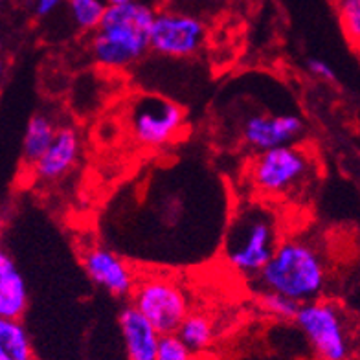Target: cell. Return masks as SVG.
I'll return each mask as SVG.
<instances>
[{
  "label": "cell",
  "mask_w": 360,
  "mask_h": 360,
  "mask_svg": "<svg viewBox=\"0 0 360 360\" xmlns=\"http://www.w3.org/2000/svg\"><path fill=\"white\" fill-rule=\"evenodd\" d=\"M155 17L157 11L138 0L109 6L90 41L96 65L107 70H124L140 61L151 50Z\"/></svg>",
  "instance_id": "cell-1"
},
{
  "label": "cell",
  "mask_w": 360,
  "mask_h": 360,
  "mask_svg": "<svg viewBox=\"0 0 360 360\" xmlns=\"http://www.w3.org/2000/svg\"><path fill=\"white\" fill-rule=\"evenodd\" d=\"M257 289L280 292L304 305L320 300L327 285V263L314 243L287 239L256 278Z\"/></svg>",
  "instance_id": "cell-2"
},
{
  "label": "cell",
  "mask_w": 360,
  "mask_h": 360,
  "mask_svg": "<svg viewBox=\"0 0 360 360\" xmlns=\"http://www.w3.org/2000/svg\"><path fill=\"white\" fill-rule=\"evenodd\" d=\"M278 245V224L272 214L252 206L239 212L228 228L224 259L233 272L256 280Z\"/></svg>",
  "instance_id": "cell-3"
},
{
  "label": "cell",
  "mask_w": 360,
  "mask_h": 360,
  "mask_svg": "<svg viewBox=\"0 0 360 360\" xmlns=\"http://www.w3.org/2000/svg\"><path fill=\"white\" fill-rule=\"evenodd\" d=\"M131 305L151 322L160 337L176 335L186 316L191 313L190 296L166 276L149 274L138 278L131 294Z\"/></svg>",
  "instance_id": "cell-4"
},
{
  "label": "cell",
  "mask_w": 360,
  "mask_h": 360,
  "mask_svg": "<svg viewBox=\"0 0 360 360\" xmlns=\"http://www.w3.org/2000/svg\"><path fill=\"white\" fill-rule=\"evenodd\" d=\"M294 323L304 333L320 360H347L351 338L340 307L329 300H314L300 307Z\"/></svg>",
  "instance_id": "cell-5"
},
{
  "label": "cell",
  "mask_w": 360,
  "mask_h": 360,
  "mask_svg": "<svg viewBox=\"0 0 360 360\" xmlns=\"http://www.w3.org/2000/svg\"><path fill=\"white\" fill-rule=\"evenodd\" d=\"M313 169L309 153L298 146H285L257 153L252 162L250 184L270 197H283L300 190Z\"/></svg>",
  "instance_id": "cell-6"
},
{
  "label": "cell",
  "mask_w": 360,
  "mask_h": 360,
  "mask_svg": "<svg viewBox=\"0 0 360 360\" xmlns=\"http://www.w3.org/2000/svg\"><path fill=\"white\" fill-rule=\"evenodd\" d=\"M184 124V109L160 96H136L129 109V131L142 147L167 146L179 136Z\"/></svg>",
  "instance_id": "cell-7"
},
{
  "label": "cell",
  "mask_w": 360,
  "mask_h": 360,
  "mask_svg": "<svg viewBox=\"0 0 360 360\" xmlns=\"http://www.w3.org/2000/svg\"><path fill=\"white\" fill-rule=\"evenodd\" d=\"M206 41V24L200 17L182 10L157 11L151 28V52L171 59L193 57Z\"/></svg>",
  "instance_id": "cell-8"
},
{
  "label": "cell",
  "mask_w": 360,
  "mask_h": 360,
  "mask_svg": "<svg viewBox=\"0 0 360 360\" xmlns=\"http://www.w3.org/2000/svg\"><path fill=\"white\" fill-rule=\"evenodd\" d=\"M305 131V122L298 114H250L243 120V143L256 153H265L285 146H296Z\"/></svg>",
  "instance_id": "cell-9"
},
{
  "label": "cell",
  "mask_w": 360,
  "mask_h": 360,
  "mask_svg": "<svg viewBox=\"0 0 360 360\" xmlns=\"http://www.w3.org/2000/svg\"><path fill=\"white\" fill-rule=\"evenodd\" d=\"M81 265L89 280L114 298H127L136 287V274L127 261L101 245H90L81 252Z\"/></svg>",
  "instance_id": "cell-10"
},
{
  "label": "cell",
  "mask_w": 360,
  "mask_h": 360,
  "mask_svg": "<svg viewBox=\"0 0 360 360\" xmlns=\"http://www.w3.org/2000/svg\"><path fill=\"white\" fill-rule=\"evenodd\" d=\"M79 153V133L70 125L59 127L52 146L48 147V151L39 158L37 164L32 166L34 176L37 180H43V182H56L76 166Z\"/></svg>",
  "instance_id": "cell-11"
},
{
  "label": "cell",
  "mask_w": 360,
  "mask_h": 360,
  "mask_svg": "<svg viewBox=\"0 0 360 360\" xmlns=\"http://www.w3.org/2000/svg\"><path fill=\"white\" fill-rule=\"evenodd\" d=\"M129 360H157L160 335L134 305H125L118 316Z\"/></svg>",
  "instance_id": "cell-12"
},
{
  "label": "cell",
  "mask_w": 360,
  "mask_h": 360,
  "mask_svg": "<svg viewBox=\"0 0 360 360\" xmlns=\"http://www.w3.org/2000/svg\"><path fill=\"white\" fill-rule=\"evenodd\" d=\"M28 307V287L13 257L0 252V320H20Z\"/></svg>",
  "instance_id": "cell-13"
},
{
  "label": "cell",
  "mask_w": 360,
  "mask_h": 360,
  "mask_svg": "<svg viewBox=\"0 0 360 360\" xmlns=\"http://www.w3.org/2000/svg\"><path fill=\"white\" fill-rule=\"evenodd\" d=\"M57 127L52 118L43 112H35L28 120L22 138V162L26 166H35L37 160L48 151L56 140Z\"/></svg>",
  "instance_id": "cell-14"
},
{
  "label": "cell",
  "mask_w": 360,
  "mask_h": 360,
  "mask_svg": "<svg viewBox=\"0 0 360 360\" xmlns=\"http://www.w3.org/2000/svg\"><path fill=\"white\" fill-rule=\"evenodd\" d=\"M0 360H34L32 342L20 320H0Z\"/></svg>",
  "instance_id": "cell-15"
},
{
  "label": "cell",
  "mask_w": 360,
  "mask_h": 360,
  "mask_svg": "<svg viewBox=\"0 0 360 360\" xmlns=\"http://www.w3.org/2000/svg\"><path fill=\"white\" fill-rule=\"evenodd\" d=\"M176 337L184 342L191 353H199L214 342V323L204 313L191 311L176 331Z\"/></svg>",
  "instance_id": "cell-16"
},
{
  "label": "cell",
  "mask_w": 360,
  "mask_h": 360,
  "mask_svg": "<svg viewBox=\"0 0 360 360\" xmlns=\"http://www.w3.org/2000/svg\"><path fill=\"white\" fill-rule=\"evenodd\" d=\"M72 22L81 32H96L100 28L109 4L105 0H67Z\"/></svg>",
  "instance_id": "cell-17"
},
{
  "label": "cell",
  "mask_w": 360,
  "mask_h": 360,
  "mask_svg": "<svg viewBox=\"0 0 360 360\" xmlns=\"http://www.w3.org/2000/svg\"><path fill=\"white\" fill-rule=\"evenodd\" d=\"M256 304L269 316L278 318V320H290V322H294V318L302 307L283 294L266 289H256Z\"/></svg>",
  "instance_id": "cell-18"
},
{
  "label": "cell",
  "mask_w": 360,
  "mask_h": 360,
  "mask_svg": "<svg viewBox=\"0 0 360 360\" xmlns=\"http://www.w3.org/2000/svg\"><path fill=\"white\" fill-rule=\"evenodd\" d=\"M340 28L349 44L360 50V0H337Z\"/></svg>",
  "instance_id": "cell-19"
},
{
  "label": "cell",
  "mask_w": 360,
  "mask_h": 360,
  "mask_svg": "<svg viewBox=\"0 0 360 360\" xmlns=\"http://www.w3.org/2000/svg\"><path fill=\"white\" fill-rule=\"evenodd\" d=\"M157 360H195L186 344L176 335H164L160 337Z\"/></svg>",
  "instance_id": "cell-20"
},
{
  "label": "cell",
  "mask_w": 360,
  "mask_h": 360,
  "mask_svg": "<svg viewBox=\"0 0 360 360\" xmlns=\"http://www.w3.org/2000/svg\"><path fill=\"white\" fill-rule=\"evenodd\" d=\"M307 70L313 74L314 77L323 81H335L337 79V74L331 68V65H327L322 59H316V57H311L307 59Z\"/></svg>",
  "instance_id": "cell-21"
},
{
  "label": "cell",
  "mask_w": 360,
  "mask_h": 360,
  "mask_svg": "<svg viewBox=\"0 0 360 360\" xmlns=\"http://www.w3.org/2000/svg\"><path fill=\"white\" fill-rule=\"evenodd\" d=\"M61 4L63 0H35V15L37 17H48Z\"/></svg>",
  "instance_id": "cell-22"
},
{
  "label": "cell",
  "mask_w": 360,
  "mask_h": 360,
  "mask_svg": "<svg viewBox=\"0 0 360 360\" xmlns=\"http://www.w3.org/2000/svg\"><path fill=\"white\" fill-rule=\"evenodd\" d=\"M109 6H118V4H127L131 0H105Z\"/></svg>",
  "instance_id": "cell-23"
},
{
  "label": "cell",
  "mask_w": 360,
  "mask_h": 360,
  "mask_svg": "<svg viewBox=\"0 0 360 360\" xmlns=\"http://www.w3.org/2000/svg\"><path fill=\"white\" fill-rule=\"evenodd\" d=\"M208 2H212V0H208Z\"/></svg>",
  "instance_id": "cell-24"
}]
</instances>
